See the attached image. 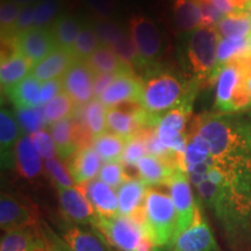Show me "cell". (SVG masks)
<instances>
[{"instance_id": "91938a15", "label": "cell", "mask_w": 251, "mask_h": 251, "mask_svg": "<svg viewBox=\"0 0 251 251\" xmlns=\"http://www.w3.org/2000/svg\"><path fill=\"white\" fill-rule=\"evenodd\" d=\"M35 251H46V240H45V244H42V246L37 248Z\"/></svg>"}, {"instance_id": "cb8c5ba5", "label": "cell", "mask_w": 251, "mask_h": 251, "mask_svg": "<svg viewBox=\"0 0 251 251\" xmlns=\"http://www.w3.org/2000/svg\"><path fill=\"white\" fill-rule=\"evenodd\" d=\"M140 178L147 186L155 185H169L172 176L177 169L171 168L158 157L148 153L140 159L136 164Z\"/></svg>"}, {"instance_id": "4316f807", "label": "cell", "mask_w": 251, "mask_h": 251, "mask_svg": "<svg viewBox=\"0 0 251 251\" xmlns=\"http://www.w3.org/2000/svg\"><path fill=\"white\" fill-rule=\"evenodd\" d=\"M89 67L92 69L96 75L98 74H114L119 75L121 72L133 71V69L125 64L115 54L112 47L100 46L89 58L85 59Z\"/></svg>"}, {"instance_id": "9c48e42d", "label": "cell", "mask_w": 251, "mask_h": 251, "mask_svg": "<svg viewBox=\"0 0 251 251\" xmlns=\"http://www.w3.org/2000/svg\"><path fill=\"white\" fill-rule=\"evenodd\" d=\"M94 74L86 61L77 59L63 76V91L74 100L77 106H84L92 100Z\"/></svg>"}, {"instance_id": "f6af8a7d", "label": "cell", "mask_w": 251, "mask_h": 251, "mask_svg": "<svg viewBox=\"0 0 251 251\" xmlns=\"http://www.w3.org/2000/svg\"><path fill=\"white\" fill-rule=\"evenodd\" d=\"M30 139L42 158L50 159L58 156L55 141L52 139L51 134H49L47 129H41L31 134Z\"/></svg>"}, {"instance_id": "2e32d148", "label": "cell", "mask_w": 251, "mask_h": 251, "mask_svg": "<svg viewBox=\"0 0 251 251\" xmlns=\"http://www.w3.org/2000/svg\"><path fill=\"white\" fill-rule=\"evenodd\" d=\"M101 158L93 146L78 149L67 161V168L74 183L79 186L96 179L101 169Z\"/></svg>"}, {"instance_id": "7dc6e473", "label": "cell", "mask_w": 251, "mask_h": 251, "mask_svg": "<svg viewBox=\"0 0 251 251\" xmlns=\"http://www.w3.org/2000/svg\"><path fill=\"white\" fill-rule=\"evenodd\" d=\"M92 13L98 19H108L117 12V0H84Z\"/></svg>"}, {"instance_id": "11a10c76", "label": "cell", "mask_w": 251, "mask_h": 251, "mask_svg": "<svg viewBox=\"0 0 251 251\" xmlns=\"http://www.w3.org/2000/svg\"><path fill=\"white\" fill-rule=\"evenodd\" d=\"M199 2H211L212 5H214L219 11H221L225 15H228L234 12H237L234 8L233 4H231L230 0H198Z\"/></svg>"}, {"instance_id": "8fae6325", "label": "cell", "mask_w": 251, "mask_h": 251, "mask_svg": "<svg viewBox=\"0 0 251 251\" xmlns=\"http://www.w3.org/2000/svg\"><path fill=\"white\" fill-rule=\"evenodd\" d=\"M15 42L18 52L29 59L33 67L58 48L54 34L49 28L33 27L15 36Z\"/></svg>"}, {"instance_id": "e0dca14e", "label": "cell", "mask_w": 251, "mask_h": 251, "mask_svg": "<svg viewBox=\"0 0 251 251\" xmlns=\"http://www.w3.org/2000/svg\"><path fill=\"white\" fill-rule=\"evenodd\" d=\"M20 125L13 112L7 108L0 111V152H1V165L5 169L15 166V146L21 137Z\"/></svg>"}, {"instance_id": "52a82bcc", "label": "cell", "mask_w": 251, "mask_h": 251, "mask_svg": "<svg viewBox=\"0 0 251 251\" xmlns=\"http://www.w3.org/2000/svg\"><path fill=\"white\" fill-rule=\"evenodd\" d=\"M168 186L170 188V197L174 201L176 214H177V229H176V237H177L193 224L198 202L194 200L187 172L181 169H177L175 171Z\"/></svg>"}, {"instance_id": "1f68e13d", "label": "cell", "mask_w": 251, "mask_h": 251, "mask_svg": "<svg viewBox=\"0 0 251 251\" xmlns=\"http://www.w3.org/2000/svg\"><path fill=\"white\" fill-rule=\"evenodd\" d=\"M81 25L76 18L62 15L56 19L51 31L59 48L72 50L81 30Z\"/></svg>"}, {"instance_id": "681fc988", "label": "cell", "mask_w": 251, "mask_h": 251, "mask_svg": "<svg viewBox=\"0 0 251 251\" xmlns=\"http://www.w3.org/2000/svg\"><path fill=\"white\" fill-rule=\"evenodd\" d=\"M199 4L202 13V27H215L224 19L225 14L211 2H199Z\"/></svg>"}, {"instance_id": "c3c4849f", "label": "cell", "mask_w": 251, "mask_h": 251, "mask_svg": "<svg viewBox=\"0 0 251 251\" xmlns=\"http://www.w3.org/2000/svg\"><path fill=\"white\" fill-rule=\"evenodd\" d=\"M34 18H35V5L21 7L17 24L14 26L13 35L18 36L24 31H27L34 27Z\"/></svg>"}, {"instance_id": "b9f144b4", "label": "cell", "mask_w": 251, "mask_h": 251, "mask_svg": "<svg viewBox=\"0 0 251 251\" xmlns=\"http://www.w3.org/2000/svg\"><path fill=\"white\" fill-rule=\"evenodd\" d=\"M148 155L146 142L140 134H136L128 140L125 151L122 153L121 163L125 166H136L142 157Z\"/></svg>"}, {"instance_id": "f546056e", "label": "cell", "mask_w": 251, "mask_h": 251, "mask_svg": "<svg viewBox=\"0 0 251 251\" xmlns=\"http://www.w3.org/2000/svg\"><path fill=\"white\" fill-rule=\"evenodd\" d=\"M49 130L55 141L58 158L63 159V161H68L78 150L74 142V120H72V117L63 119V120L49 126Z\"/></svg>"}, {"instance_id": "f5cc1de1", "label": "cell", "mask_w": 251, "mask_h": 251, "mask_svg": "<svg viewBox=\"0 0 251 251\" xmlns=\"http://www.w3.org/2000/svg\"><path fill=\"white\" fill-rule=\"evenodd\" d=\"M118 75L114 74H98L94 77V84H93V97L94 98L99 99L101 94L108 89L109 85L113 83Z\"/></svg>"}, {"instance_id": "816d5d0a", "label": "cell", "mask_w": 251, "mask_h": 251, "mask_svg": "<svg viewBox=\"0 0 251 251\" xmlns=\"http://www.w3.org/2000/svg\"><path fill=\"white\" fill-rule=\"evenodd\" d=\"M46 240V251H70L61 236L50 230L49 228L43 229Z\"/></svg>"}, {"instance_id": "d6986e66", "label": "cell", "mask_w": 251, "mask_h": 251, "mask_svg": "<svg viewBox=\"0 0 251 251\" xmlns=\"http://www.w3.org/2000/svg\"><path fill=\"white\" fill-rule=\"evenodd\" d=\"M15 168L26 179L33 180L42 174V157L29 135H23L15 146Z\"/></svg>"}, {"instance_id": "3957f363", "label": "cell", "mask_w": 251, "mask_h": 251, "mask_svg": "<svg viewBox=\"0 0 251 251\" xmlns=\"http://www.w3.org/2000/svg\"><path fill=\"white\" fill-rule=\"evenodd\" d=\"M215 107L221 113H233L251 107V96L243 79L238 59L215 69Z\"/></svg>"}, {"instance_id": "7bdbcfd3", "label": "cell", "mask_w": 251, "mask_h": 251, "mask_svg": "<svg viewBox=\"0 0 251 251\" xmlns=\"http://www.w3.org/2000/svg\"><path fill=\"white\" fill-rule=\"evenodd\" d=\"M20 6L14 2L5 0L0 6V27H1V36H14L13 30L17 24L18 17L20 14Z\"/></svg>"}, {"instance_id": "f35d334b", "label": "cell", "mask_w": 251, "mask_h": 251, "mask_svg": "<svg viewBox=\"0 0 251 251\" xmlns=\"http://www.w3.org/2000/svg\"><path fill=\"white\" fill-rule=\"evenodd\" d=\"M61 9L59 0H40L35 5V18L34 27L48 28L51 23H55Z\"/></svg>"}, {"instance_id": "680465c9", "label": "cell", "mask_w": 251, "mask_h": 251, "mask_svg": "<svg viewBox=\"0 0 251 251\" xmlns=\"http://www.w3.org/2000/svg\"><path fill=\"white\" fill-rule=\"evenodd\" d=\"M157 251H180V250L175 249V248H172L170 246H164V247H158V250Z\"/></svg>"}, {"instance_id": "ffe728a7", "label": "cell", "mask_w": 251, "mask_h": 251, "mask_svg": "<svg viewBox=\"0 0 251 251\" xmlns=\"http://www.w3.org/2000/svg\"><path fill=\"white\" fill-rule=\"evenodd\" d=\"M59 236L70 251H112L98 233L85 230L71 222L63 226Z\"/></svg>"}, {"instance_id": "277c9868", "label": "cell", "mask_w": 251, "mask_h": 251, "mask_svg": "<svg viewBox=\"0 0 251 251\" xmlns=\"http://www.w3.org/2000/svg\"><path fill=\"white\" fill-rule=\"evenodd\" d=\"M185 87L178 78L169 74L158 75L143 84L140 102L149 115L161 121L162 113L179 107Z\"/></svg>"}, {"instance_id": "5bb4252c", "label": "cell", "mask_w": 251, "mask_h": 251, "mask_svg": "<svg viewBox=\"0 0 251 251\" xmlns=\"http://www.w3.org/2000/svg\"><path fill=\"white\" fill-rule=\"evenodd\" d=\"M142 87L143 84L135 77L134 71L121 72L101 94L99 100L107 109L127 101H140Z\"/></svg>"}, {"instance_id": "ab89813d", "label": "cell", "mask_w": 251, "mask_h": 251, "mask_svg": "<svg viewBox=\"0 0 251 251\" xmlns=\"http://www.w3.org/2000/svg\"><path fill=\"white\" fill-rule=\"evenodd\" d=\"M98 178L114 190L120 187L126 180L129 179L125 165L121 162L105 163L100 169Z\"/></svg>"}, {"instance_id": "9a60e30c", "label": "cell", "mask_w": 251, "mask_h": 251, "mask_svg": "<svg viewBox=\"0 0 251 251\" xmlns=\"http://www.w3.org/2000/svg\"><path fill=\"white\" fill-rule=\"evenodd\" d=\"M78 187L85 194L97 215L103 216V218H113L119 214L118 193H115L114 188L108 186L99 178L79 185Z\"/></svg>"}, {"instance_id": "d4e9b609", "label": "cell", "mask_w": 251, "mask_h": 251, "mask_svg": "<svg viewBox=\"0 0 251 251\" xmlns=\"http://www.w3.org/2000/svg\"><path fill=\"white\" fill-rule=\"evenodd\" d=\"M33 63L27 57L17 52L13 57L1 62L0 67V83L2 92L7 93L27 76H29Z\"/></svg>"}, {"instance_id": "30bf717a", "label": "cell", "mask_w": 251, "mask_h": 251, "mask_svg": "<svg viewBox=\"0 0 251 251\" xmlns=\"http://www.w3.org/2000/svg\"><path fill=\"white\" fill-rule=\"evenodd\" d=\"M170 247L180 251H219L214 234L198 205L193 224L178 235Z\"/></svg>"}, {"instance_id": "d6a6232c", "label": "cell", "mask_w": 251, "mask_h": 251, "mask_svg": "<svg viewBox=\"0 0 251 251\" xmlns=\"http://www.w3.org/2000/svg\"><path fill=\"white\" fill-rule=\"evenodd\" d=\"M77 105L64 91L58 93L54 99L43 105L46 126H51L56 122L72 117Z\"/></svg>"}, {"instance_id": "7c38bea8", "label": "cell", "mask_w": 251, "mask_h": 251, "mask_svg": "<svg viewBox=\"0 0 251 251\" xmlns=\"http://www.w3.org/2000/svg\"><path fill=\"white\" fill-rule=\"evenodd\" d=\"M57 191L62 213L68 221L77 226L93 225L97 213L79 187H59Z\"/></svg>"}, {"instance_id": "5b68a950", "label": "cell", "mask_w": 251, "mask_h": 251, "mask_svg": "<svg viewBox=\"0 0 251 251\" xmlns=\"http://www.w3.org/2000/svg\"><path fill=\"white\" fill-rule=\"evenodd\" d=\"M92 227L109 246L119 251H135L143 237L148 235L146 225L119 214L113 218L97 215Z\"/></svg>"}, {"instance_id": "d590c367", "label": "cell", "mask_w": 251, "mask_h": 251, "mask_svg": "<svg viewBox=\"0 0 251 251\" xmlns=\"http://www.w3.org/2000/svg\"><path fill=\"white\" fill-rule=\"evenodd\" d=\"M17 119L24 135H31L46 126L43 105L30 108H17Z\"/></svg>"}, {"instance_id": "9f6ffc18", "label": "cell", "mask_w": 251, "mask_h": 251, "mask_svg": "<svg viewBox=\"0 0 251 251\" xmlns=\"http://www.w3.org/2000/svg\"><path fill=\"white\" fill-rule=\"evenodd\" d=\"M158 250V247L156 246L155 242L150 238L148 235L143 237V240L141 241L139 246H137L135 251H157Z\"/></svg>"}, {"instance_id": "ee69618b", "label": "cell", "mask_w": 251, "mask_h": 251, "mask_svg": "<svg viewBox=\"0 0 251 251\" xmlns=\"http://www.w3.org/2000/svg\"><path fill=\"white\" fill-rule=\"evenodd\" d=\"M112 48L125 64H127L128 67L133 69L134 64L136 63V58L137 56H139V52H137L136 45H135L130 34L125 33L124 36H122Z\"/></svg>"}, {"instance_id": "8d00e7d4", "label": "cell", "mask_w": 251, "mask_h": 251, "mask_svg": "<svg viewBox=\"0 0 251 251\" xmlns=\"http://www.w3.org/2000/svg\"><path fill=\"white\" fill-rule=\"evenodd\" d=\"M100 47L99 40L94 33L92 26L81 28L79 35L77 37L76 43L71 51L76 56L77 59H87L91 55Z\"/></svg>"}, {"instance_id": "f1b7e54d", "label": "cell", "mask_w": 251, "mask_h": 251, "mask_svg": "<svg viewBox=\"0 0 251 251\" xmlns=\"http://www.w3.org/2000/svg\"><path fill=\"white\" fill-rule=\"evenodd\" d=\"M174 19L180 30H196L202 27V13L197 0H175Z\"/></svg>"}, {"instance_id": "6f0895ef", "label": "cell", "mask_w": 251, "mask_h": 251, "mask_svg": "<svg viewBox=\"0 0 251 251\" xmlns=\"http://www.w3.org/2000/svg\"><path fill=\"white\" fill-rule=\"evenodd\" d=\"M9 1L14 2L19 6H23V7H26V6H33L36 5L40 0H9Z\"/></svg>"}, {"instance_id": "6da1fadb", "label": "cell", "mask_w": 251, "mask_h": 251, "mask_svg": "<svg viewBox=\"0 0 251 251\" xmlns=\"http://www.w3.org/2000/svg\"><path fill=\"white\" fill-rule=\"evenodd\" d=\"M196 133L206 141L211 156L207 180L214 187L203 199L235 247L251 246V124L224 115L196 121Z\"/></svg>"}, {"instance_id": "4fadbf2b", "label": "cell", "mask_w": 251, "mask_h": 251, "mask_svg": "<svg viewBox=\"0 0 251 251\" xmlns=\"http://www.w3.org/2000/svg\"><path fill=\"white\" fill-rule=\"evenodd\" d=\"M37 213L26 203L9 193H1L0 197V227L1 230L36 228Z\"/></svg>"}, {"instance_id": "7402d4cb", "label": "cell", "mask_w": 251, "mask_h": 251, "mask_svg": "<svg viewBox=\"0 0 251 251\" xmlns=\"http://www.w3.org/2000/svg\"><path fill=\"white\" fill-rule=\"evenodd\" d=\"M45 244V234L39 228H24L5 231L0 241V251H35Z\"/></svg>"}, {"instance_id": "74e56055", "label": "cell", "mask_w": 251, "mask_h": 251, "mask_svg": "<svg viewBox=\"0 0 251 251\" xmlns=\"http://www.w3.org/2000/svg\"><path fill=\"white\" fill-rule=\"evenodd\" d=\"M92 28L98 37L100 46L113 47L125 34L119 25L108 19H98L93 23Z\"/></svg>"}, {"instance_id": "db71d44e", "label": "cell", "mask_w": 251, "mask_h": 251, "mask_svg": "<svg viewBox=\"0 0 251 251\" xmlns=\"http://www.w3.org/2000/svg\"><path fill=\"white\" fill-rule=\"evenodd\" d=\"M241 67L243 70V79H244V85H246L248 92L251 96V55L247 56V57L238 59Z\"/></svg>"}, {"instance_id": "484cf974", "label": "cell", "mask_w": 251, "mask_h": 251, "mask_svg": "<svg viewBox=\"0 0 251 251\" xmlns=\"http://www.w3.org/2000/svg\"><path fill=\"white\" fill-rule=\"evenodd\" d=\"M220 36L228 40H244L251 36V18L248 11L234 12L225 15L215 26Z\"/></svg>"}, {"instance_id": "83f0119b", "label": "cell", "mask_w": 251, "mask_h": 251, "mask_svg": "<svg viewBox=\"0 0 251 251\" xmlns=\"http://www.w3.org/2000/svg\"><path fill=\"white\" fill-rule=\"evenodd\" d=\"M41 92L42 81L29 75L8 91L7 94L17 108H30L41 105Z\"/></svg>"}, {"instance_id": "bcb514c9", "label": "cell", "mask_w": 251, "mask_h": 251, "mask_svg": "<svg viewBox=\"0 0 251 251\" xmlns=\"http://www.w3.org/2000/svg\"><path fill=\"white\" fill-rule=\"evenodd\" d=\"M188 113H190V108H188V106L183 103L179 107L172 109V111L163 115L158 125L165 126V127H169L171 129H175L184 134L187 126Z\"/></svg>"}, {"instance_id": "4dcf8cb0", "label": "cell", "mask_w": 251, "mask_h": 251, "mask_svg": "<svg viewBox=\"0 0 251 251\" xmlns=\"http://www.w3.org/2000/svg\"><path fill=\"white\" fill-rule=\"evenodd\" d=\"M128 141L112 131H105L94 139L93 148L98 152L102 162H121Z\"/></svg>"}, {"instance_id": "60d3db41", "label": "cell", "mask_w": 251, "mask_h": 251, "mask_svg": "<svg viewBox=\"0 0 251 251\" xmlns=\"http://www.w3.org/2000/svg\"><path fill=\"white\" fill-rule=\"evenodd\" d=\"M45 168L48 172L50 178L52 179V183L56 185V187H72L74 186V180H72L70 174H69L68 168L62 163V159L58 157L46 159Z\"/></svg>"}, {"instance_id": "44dd1931", "label": "cell", "mask_w": 251, "mask_h": 251, "mask_svg": "<svg viewBox=\"0 0 251 251\" xmlns=\"http://www.w3.org/2000/svg\"><path fill=\"white\" fill-rule=\"evenodd\" d=\"M106 120L109 131L128 141L140 133L144 127H148V113L146 117H137L119 107H113L107 109Z\"/></svg>"}, {"instance_id": "ba28073f", "label": "cell", "mask_w": 251, "mask_h": 251, "mask_svg": "<svg viewBox=\"0 0 251 251\" xmlns=\"http://www.w3.org/2000/svg\"><path fill=\"white\" fill-rule=\"evenodd\" d=\"M129 34L136 45L142 61H152L162 51V36L156 24L144 15H133L129 20Z\"/></svg>"}, {"instance_id": "8992f818", "label": "cell", "mask_w": 251, "mask_h": 251, "mask_svg": "<svg viewBox=\"0 0 251 251\" xmlns=\"http://www.w3.org/2000/svg\"><path fill=\"white\" fill-rule=\"evenodd\" d=\"M221 40L215 27H200L188 40L187 52L194 74L200 78L209 76L218 65V47Z\"/></svg>"}, {"instance_id": "7a4b0ae2", "label": "cell", "mask_w": 251, "mask_h": 251, "mask_svg": "<svg viewBox=\"0 0 251 251\" xmlns=\"http://www.w3.org/2000/svg\"><path fill=\"white\" fill-rule=\"evenodd\" d=\"M144 212L148 236L157 247L171 246L177 229V214L171 197L156 188L148 187Z\"/></svg>"}, {"instance_id": "94428289", "label": "cell", "mask_w": 251, "mask_h": 251, "mask_svg": "<svg viewBox=\"0 0 251 251\" xmlns=\"http://www.w3.org/2000/svg\"><path fill=\"white\" fill-rule=\"evenodd\" d=\"M248 12H249V13H250V18H251V2H250V5H249V8H248Z\"/></svg>"}, {"instance_id": "f907efd6", "label": "cell", "mask_w": 251, "mask_h": 251, "mask_svg": "<svg viewBox=\"0 0 251 251\" xmlns=\"http://www.w3.org/2000/svg\"><path fill=\"white\" fill-rule=\"evenodd\" d=\"M63 91L62 79H51L42 83V92H41V105H46L50 100L54 99L58 93Z\"/></svg>"}, {"instance_id": "ac0fdd59", "label": "cell", "mask_w": 251, "mask_h": 251, "mask_svg": "<svg viewBox=\"0 0 251 251\" xmlns=\"http://www.w3.org/2000/svg\"><path fill=\"white\" fill-rule=\"evenodd\" d=\"M77 61L71 50L56 48L51 54L31 68L30 75L40 81L58 79L67 74L71 65Z\"/></svg>"}, {"instance_id": "6125c7cd", "label": "cell", "mask_w": 251, "mask_h": 251, "mask_svg": "<svg viewBox=\"0 0 251 251\" xmlns=\"http://www.w3.org/2000/svg\"><path fill=\"white\" fill-rule=\"evenodd\" d=\"M248 1H251V0H248Z\"/></svg>"}, {"instance_id": "603a6c76", "label": "cell", "mask_w": 251, "mask_h": 251, "mask_svg": "<svg viewBox=\"0 0 251 251\" xmlns=\"http://www.w3.org/2000/svg\"><path fill=\"white\" fill-rule=\"evenodd\" d=\"M148 186L137 178L127 179L118 188L119 215L133 216L144 206Z\"/></svg>"}, {"instance_id": "e575fe53", "label": "cell", "mask_w": 251, "mask_h": 251, "mask_svg": "<svg viewBox=\"0 0 251 251\" xmlns=\"http://www.w3.org/2000/svg\"><path fill=\"white\" fill-rule=\"evenodd\" d=\"M106 118H107V108L99 99L93 98L90 102L84 105V119L94 139L106 131L107 127Z\"/></svg>"}, {"instance_id": "836d02e7", "label": "cell", "mask_w": 251, "mask_h": 251, "mask_svg": "<svg viewBox=\"0 0 251 251\" xmlns=\"http://www.w3.org/2000/svg\"><path fill=\"white\" fill-rule=\"evenodd\" d=\"M251 55L250 37L244 40H228L221 37L218 47V65L216 69L229 62Z\"/></svg>"}]
</instances>
